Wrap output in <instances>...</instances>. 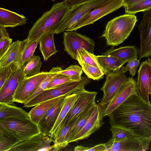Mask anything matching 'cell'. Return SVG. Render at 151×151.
Segmentation results:
<instances>
[{
    "label": "cell",
    "instance_id": "1",
    "mask_svg": "<svg viewBox=\"0 0 151 151\" xmlns=\"http://www.w3.org/2000/svg\"><path fill=\"white\" fill-rule=\"evenodd\" d=\"M109 117L110 122L128 128L134 134L151 141V103L137 93L130 96Z\"/></svg>",
    "mask_w": 151,
    "mask_h": 151
},
{
    "label": "cell",
    "instance_id": "2",
    "mask_svg": "<svg viewBox=\"0 0 151 151\" xmlns=\"http://www.w3.org/2000/svg\"><path fill=\"white\" fill-rule=\"evenodd\" d=\"M70 9L64 1L54 4L34 24L26 39L30 41L39 40L45 34L55 32Z\"/></svg>",
    "mask_w": 151,
    "mask_h": 151
},
{
    "label": "cell",
    "instance_id": "3",
    "mask_svg": "<svg viewBox=\"0 0 151 151\" xmlns=\"http://www.w3.org/2000/svg\"><path fill=\"white\" fill-rule=\"evenodd\" d=\"M137 21L134 14H126L116 17L107 23L101 37L105 38L108 45L117 46L128 37Z\"/></svg>",
    "mask_w": 151,
    "mask_h": 151
},
{
    "label": "cell",
    "instance_id": "4",
    "mask_svg": "<svg viewBox=\"0 0 151 151\" xmlns=\"http://www.w3.org/2000/svg\"><path fill=\"white\" fill-rule=\"evenodd\" d=\"M91 79L85 75L82 77L80 81L67 83L45 90L29 102L24 103L23 107H32L44 101L60 96L80 93L85 90V87L90 83Z\"/></svg>",
    "mask_w": 151,
    "mask_h": 151
},
{
    "label": "cell",
    "instance_id": "5",
    "mask_svg": "<svg viewBox=\"0 0 151 151\" xmlns=\"http://www.w3.org/2000/svg\"><path fill=\"white\" fill-rule=\"evenodd\" d=\"M0 129L20 141L40 132L38 125L29 119L9 118L0 121Z\"/></svg>",
    "mask_w": 151,
    "mask_h": 151
},
{
    "label": "cell",
    "instance_id": "6",
    "mask_svg": "<svg viewBox=\"0 0 151 151\" xmlns=\"http://www.w3.org/2000/svg\"><path fill=\"white\" fill-rule=\"evenodd\" d=\"M111 0H93L70 8L66 14L56 30L58 34L74 25L86 14Z\"/></svg>",
    "mask_w": 151,
    "mask_h": 151
},
{
    "label": "cell",
    "instance_id": "7",
    "mask_svg": "<svg viewBox=\"0 0 151 151\" xmlns=\"http://www.w3.org/2000/svg\"><path fill=\"white\" fill-rule=\"evenodd\" d=\"M64 50L74 60H76L78 50L84 48L93 53L95 43L94 41L87 36L73 31L63 33Z\"/></svg>",
    "mask_w": 151,
    "mask_h": 151
},
{
    "label": "cell",
    "instance_id": "8",
    "mask_svg": "<svg viewBox=\"0 0 151 151\" xmlns=\"http://www.w3.org/2000/svg\"><path fill=\"white\" fill-rule=\"evenodd\" d=\"M123 0H111L103 5L95 8L83 16L79 20L65 31H76L91 24L101 17L123 6Z\"/></svg>",
    "mask_w": 151,
    "mask_h": 151
},
{
    "label": "cell",
    "instance_id": "9",
    "mask_svg": "<svg viewBox=\"0 0 151 151\" xmlns=\"http://www.w3.org/2000/svg\"><path fill=\"white\" fill-rule=\"evenodd\" d=\"M53 139L41 132L30 138L20 141L8 151H52Z\"/></svg>",
    "mask_w": 151,
    "mask_h": 151
},
{
    "label": "cell",
    "instance_id": "10",
    "mask_svg": "<svg viewBox=\"0 0 151 151\" xmlns=\"http://www.w3.org/2000/svg\"><path fill=\"white\" fill-rule=\"evenodd\" d=\"M106 106H103L99 103L96 104L89 118L78 133L70 141L72 142L87 139L92 134L99 129L104 123L103 119Z\"/></svg>",
    "mask_w": 151,
    "mask_h": 151
},
{
    "label": "cell",
    "instance_id": "11",
    "mask_svg": "<svg viewBox=\"0 0 151 151\" xmlns=\"http://www.w3.org/2000/svg\"><path fill=\"white\" fill-rule=\"evenodd\" d=\"M137 81L132 76L127 78L116 94L106 106L104 113V117L109 116L113 112L130 96L137 94Z\"/></svg>",
    "mask_w": 151,
    "mask_h": 151
},
{
    "label": "cell",
    "instance_id": "12",
    "mask_svg": "<svg viewBox=\"0 0 151 151\" xmlns=\"http://www.w3.org/2000/svg\"><path fill=\"white\" fill-rule=\"evenodd\" d=\"M138 29L140 39L139 52L140 59L148 58L151 55V9L143 12Z\"/></svg>",
    "mask_w": 151,
    "mask_h": 151
},
{
    "label": "cell",
    "instance_id": "13",
    "mask_svg": "<svg viewBox=\"0 0 151 151\" xmlns=\"http://www.w3.org/2000/svg\"><path fill=\"white\" fill-rule=\"evenodd\" d=\"M49 73V72L42 71L37 75L23 80L14 93V102L24 104Z\"/></svg>",
    "mask_w": 151,
    "mask_h": 151
},
{
    "label": "cell",
    "instance_id": "14",
    "mask_svg": "<svg viewBox=\"0 0 151 151\" xmlns=\"http://www.w3.org/2000/svg\"><path fill=\"white\" fill-rule=\"evenodd\" d=\"M124 73L119 70L106 75V81L100 89L103 93L99 103L101 105L106 106L115 96L127 78Z\"/></svg>",
    "mask_w": 151,
    "mask_h": 151
},
{
    "label": "cell",
    "instance_id": "15",
    "mask_svg": "<svg viewBox=\"0 0 151 151\" xmlns=\"http://www.w3.org/2000/svg\"><path fill=\"white\" fill-rule=\"evenodd\" d=\"M23 66H17L0 88V103L11 104L14 93L21 81L24 78Z\"/></svg>",
    "mask_w": 151,
    "mask_h": 151
},
{
    "label": "cell",
    "instance_id": "16",
    "mask_svg": "<svg viewBox=\"0 0 151 151\" xmlns=\"http://www.w3.org/2000/svg\"><path fill=\"white\" fill-rule=\"evenodd\" d=\"M97 93L96 92L86 90L81 92L80 97L63 120L58 133L63 127L72 122L90 105L95 102Z\"/></svg>",
    "mask_w": 151,
    "mask_h": 151
},
{
    "label": "cell",
    "instance_id": "17",
    "mask_svg": "<svg viewBox=\"0 0 151 151\" xmlns=\"http://www.w3.org/2000/svg\"><path fill=\"white\" fill-rule=\"evenodd\" d=\"M151 141L135 134L115 140L108 151H145L149 149Z\"/></svg>",
    "mask_w": 151,
    "mask_h": 151
},
{
    "label": "cell",
    "instance_id": "18",
    "mask_svg": "<svg viewBox=\"0 0 151 151\" xmlns=\"http://www.w3.org/2000/svg\"><path fill=\"white\" fill-rule=\"evenodd\" d=\"M137 93L144 100L149 102V88L151 77V65L146 60L140 65L137 72Z\"/></svg>",
    "mask_w": 151,
    "mask_h": 151
},
{
    "label": "cell",
    "instance_id": "19",
    "mask_svg": "<svg viewBox=\"0 0 151 151\" xmlns=\"http://www.w3.org/2000/svg\"><path fill=\"white\" fill-rule=\"evenodd\" d=\"M66 96H63L47 112L38 125L40 132L51 137L52 130L55 124Z\"/></svg>",
    "mask_w": 151,
    "mask_h": 151
},
{
    "label": "cell",
    "instance_id": "20",
    "mask_svg": "<svg viewBox=\"0 0 151 151\" xmlns=\"http://www.w3.org/2000/svg\"><path fill=\"white\" fill-rule=\"evenodd\" d=\"M39 40L30 41L26 39L21 41L17 59L18 67L24 66L33 57Z\"/></svg>",
    "mask_w": 151,
    "mask_h": 151
},
{
    "label": "cell",
    "instance_id": "21",
    "mask_svg": "<svg viewBox=\"0 0 151 151\" xmlns=\"http://www.w3.org/2000/svg\"><path fill=\"white\" fill-rule=\"evenodd\" d=\"M27 19L23 15L1 7L0 8V24L13 28L23 25Z\"/></svg>",
    "mask_w": 151,
    "mask_h": 151
},
{
    "label": "cell",
    "instance_id": "22",
    "mask_svg": "<svg viewBox=\"0 0 151 151\" xmlns=\"http://www.w3.org/2000/svg\"><path fill=\"white\" fill-rule=\"evenodd\" d=\"M96 58L104 74L106 75L119 70L125 64L118 58L110 55H98Z\"/></svg>",
    "mask_w": 151,
    "mask_h": 151
},
{
    "label": "cell",
    "instance_id": "23",
    "mask_svg": "<svg viewBox=\"0 0 151 151\" xmlns=\"http://www.w3.org/2000/svg\"><path fill=\"white\" fill-rule=\"evenodd\" d=\"M80 93H74L65 97L58 117L52 130L51 137L52 139L58 133L63 120L80 97Z\"/></svg>",
    "mask_w": 151,
    "mask_h": 151
},
{
    "label": "cell",
    "instance_id": "24",
    "mask_svg": "<svg viewBox=\"0 0 151 151\" xmlns=\"http://www.w3.org/2000/svg\"><path fill=\"white\" fill-rule=\"evenodd\" d=\"M102 55H110L115 57L125 63L135 58H137L138 51L134 46H128L116 49L111 48Z\"/></svg>",
    "mask_w": 151,
    "mask_h": 151
},
{
    "label": "cell",
    "instance_id": "25",
    "mask_svg": "<svg viewBox=\"0 0 151 151\" xmlns=\"http://www.w3.org/2000/svg\"><path fill=\"white\" fill-rule=\"evenodd\" d=\"M55 34L54 32L47 33L41 36L39 40V49L45 61L58 52L54 40Z\"/></svg>",
    "mask_w": 151,
    "mask_h": 151
},
{
    "label": "cell",
    "instance_id": "26",
    "mask_svg": "<svg viewBox=\"0 0 151 151\" xmlns=\"http://www.w3.org/2000/svg\"><path fill=\"white\" fill-rule=\"evenodd\" d=\"M63 96L44 101L36 105L28 113L30 119L38 125L40 121L48 110Z\"/></svg>",
    "mask_w": 151,
    "mask_h": 151
},
{
    "label": "cell",
    "instance_id": "27",
    "mask_svg": "<svg viewBox=\"0 0 151 151\" xmlns=\"http://www.w3.org/2000/svg\"><path fill=\"white\" fill-rule=\"evenodd\" d=\"M76 121V118L69 124L64 126L54 136L53 151L60 150L66 147L69 143L68 138L72 128Z\"/></svg>",
    "mask_w": 151,
    "mask_h": 151
},
{
    "label": "cell",
    "instance_id": "28",
    "mask_svg": "<svg viewBox=\"0 0 151 151\" xmlns=\"http://www.w3.org/2000/svg\"><path fill=\"white\" fill-rule=\"evenodd\" d=\"M9 118H29L28 113L22 109L10 104L0 103V121Z\"/></svg>",
    "mask_w": 151,
    "mask_h": 151
},
{
    "label": "cell",
    "instance_id": "29",
    "mask_svg": "<svg viewBox=\"0 0 151 151\" xmlns=\"http://www.w3.org/2000/svg\"><path fill=\"white\" fill-rule=\"evenodd\" d=\"M96 102L90 105L82 113L76 118V121L70 133L68 143L78 133L89 118L96 105Z\"/></svg>",
    "mask_w": 151,
    "mask_h": 151
},
{
    "label": "cell",
    "instance_id": "30",
    "mask_svg": "<svg viewBox=\"0 0 151 151\" xmlns=\"http://www.w3.org/2000/svg\"><path fill=\"white\" fill-rule=\"evenodd\" d=\"M21 41L17 40L12 42L9 49L0 58V68L13 63H16Z\"/></svg>",
    "mask_w": 151,
    "mask_h": 151
},
{
    "label": "cell",
    "instance_id": "31",
    "mask_svg": "<svg viewBox=\"0 0 151 151\" xmlns=\"http://www.w3.org/2000/svg\"><path fill=\"white\" fill-rule=\"evenodd\" d=\"M42 65L41 58L34 55L23 66L24 78H27L39 74Z\"/></svg>",
    "mask_w": 151,
    "mask_h": 151
},
{
    "label": "cell",
    "instance_id": "32",
    "mask_svg": "<svg viewBox=\"0 0 151 151\" xmlns=\"http://www.w3.org/2000/svg\"><path fill=\"white\" fill-rule=\"evenodd\" d=\"M62 70L63 69L60 67L53 68L49 71V73L47 77L41 82L37 88L31 94L24 103L29 102L44 91L50 81L59 71Z\"/></svg>",
    "mask_w": 151,
    "mask_h": 151
},
{
    "label": "cell",
    "instance_id": "33",
    "mask_svg": "<svg viewBox=\"0 0 151 151\" xmlns=\"http://www.w3.org/2000/svg\"><path fill=\"white\" fill-rule=\"evenodd\" d=\"M76 60L79 64L84 63L102 69L98 62L96 55H95L93 53L89 52L84 48L78 50Z\"/></svg>",
    "mask_w": 151,
    "mask_h": 151
},
{
    "label": "cell",
    "instance_id": "34",
    "mask_svg": "<svg viewBox=\"0 0 151 151\" xmlns=\"http://www.w3.org/2000/svg\"><path fill=\"white\" fill-rule=\"evenodd\" d=\"M110 123L111 138L115 140L122 139L134 134L132 131L128 128L113 122Z\"/></svg>",
    "mask_w": 151,
    "mask_h": 151
},
{
    "label": "cell",
    "instance_id": "35",
    "mask_svg": "<svg viewBox=\"0 0 151 151\" xmlns=\"http://www.w3.org/2000/svg\"><path fill=\"white\" fill-rule=\"evenodd\" d=\"M20 141L0 129V151H8Z\"/></svg>",
    "mask_w": 151,
    "mask_h": 151
},
{
    "label": "cell",
    "instance_id": "36",
    "mask_svg": "<svg viewBox=\"0 0 151 151\" xmlns=\"http://www.w3.org/2000/svg\"><path fill=\"white\" fill-rule=\"evenodd\" d=\"M79 64L83 71L89 78L98 81L103 78L104 74L101 69L84 63Z\"/></svg>",
    "mask_w": 151,
    "mask_h": 151
},
{
    "label": "cell",
    "instance_id": "37",
    "mask_svg": "<svg viewBox=\"0 0 151 151\" xmlns=\"http://www.w3.org/2000/svg\"><path fill=\"white\" fill-rule=\"evenodd\" d=\"M83 73L82 68L77 65H71L64 70L58 72L69 77L73 81H79L82 78Z\"/></svg>",
    "mask_w": 151,
    "mask_h": 151
},
{
    "label": "cell",
    "instance_id": "38",
    "mask_svg": "<svg viewBox=\"0 0 151 151\" xmlns=\"http://www.w3.org/2000/svg\"><path fill=\"white\" fill-rule=\"evenodd\" d=\"M126 14H135L151 9V0H144L124 8Z\"/></svg>",
    "mask_w": 151,
    "mask_h": 151
},
{
    "label": "cell",
    "instance_id": "39",
    "mask_svg": "<svg viewBox=\"0 0 151 151\" xmlns=\"http://www.w3.org/2000/svg\"><path fill=\"white\" fill-rule=\"evenodd\" d=\"M17 63H12L8 65L0 68V88L14 72L17 67Z\"/></svg>",
    "mask_w": 151,
    "mask_h": 151
},
{
    "label": "cell",
    "instance_id": "40",
    "mask_svg": "<svg viewBox=\"0 0 151 151\" xmlns=\"http://www.w3.org/2000/svg\"><path fill=\"white\" fill-rule=\"evenodd\" d=\"M74 81L68 76L58 73L50 81L45 90L49 89L67 83Z\"/></svg>",
    "mask_w": 151,
    "mask_h": 151
},
{
    "label": "cell",
    "instance_id": "41",
    "mask_svg": "<svg viewBox=\"0 0 151 151\" xmlns=\"http://www.w3.org/2000/svg\"><path fill=\"white\" fill-rule=\"evenodd\" d=\"M140 60L136 58L129 61L125 66L122 67L120 70L124 73L129 71L130 75L132 77L134 76L136 73L137 68L139 64Z\"/></svg>",
    "mask_w": 151,
    "mask_h": 151
},
{
    "label": "cell",
    "instance_id": "42",
    "mask_svg": "<svg viewBox=\"0 0 151 151\" xmlns=\"http://www.w3.org/2000/svg\"><path fill=\"white\" fill-rule=\"evenodd\" d=\"M10 37H4L0 39V58L6 52L12 43Z\"/></svg>",
    "mask_w": 151,
    "mask_h": 151
},
{
    "label": "cell",
    "instance_id": "43",
    "mask_svg": "<svg viewBox=\"0 0 151 151\" xmlns=\"http://www.w3.org/2000/svg\"><path fill=\"white\" fill-rule=\"evenodd\" d=\"M75 151H106V148L105 144H99L91 148L82 145H78L74 148Z\"/></svg>",
    "mask_w": 151,
    "mask_h": 151
},
{
    "label": "cell",
    "instance_id": "44",
    "mask_svg": "<svg viewBox=\"0 0 151 151\" xmlns=\"http://www.w3.org/2000/svg\"><path fill=\"white\" fill-rule=\"evenodd\" d=\"M93 0H64L66 5L70 8L81 4Z\"/></svg>",
    "mask_w": 151,
    "mask_h": 151
},
{
    "label": "cell",
    "instance_id": "45",
    "mask_svg": "<svg viewBox=\"0 0 151 151\" xmlns=\"http://www.w3.org/2000/svg\"><path fill=\"white\" fill-rule=\"evenodd\" d=\"M144 0H123L124 8L128 7Z\"/></svg>",
    "mask_w": 151,
    "mask_h": 151
},
{
    "label": "cell",
    "instance_id": "46",
    "mask_svg": "<svg viewBox=\"0 0 151 151\" xmlns=\"http://www.w3.org/2000/svg\"><path fill=\"white\" fill-rule=\"evenodd\" d=\"M4 37H10L7 32L6 27L0 24V39Z\"/></svg>",
    "mask_w": 151,
    "mask_h": 151
},
{
    "label": "cell",
    "instance_id": "47",
    "mask_svg": "<svg viewBox=\"0 0 151 151\" xmlns=\"http://www.w3.org/2000/svg\"><path fill=\"white\" fill-rule=\"evenodd\" d=\"M148 61L150 63L151 65V58H148ZM149 93L151 96V77L150 80L149 88Z\"/></svg>",
    "mask_w": 151,
    "mask_h": 151
}]
</instances>
